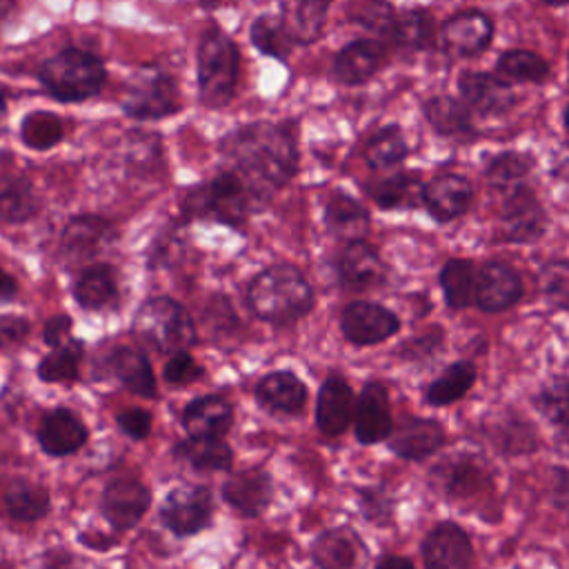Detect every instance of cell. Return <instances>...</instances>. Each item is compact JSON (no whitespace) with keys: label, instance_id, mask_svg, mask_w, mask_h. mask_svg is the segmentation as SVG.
Instances as JSON below:
<instances>
[{"label":"cell","instance_id":"6da1fadb","mask_svg":"<svg viewBox=\"0 0 569 569\" xmlns=\"http://www.w3.org/2000/svg\"><path fill=\"white\" fill-rule=\"evenodd\" d=\"M229 171L238 173L258 198L280 189L298 167L296 138L289 124L253 122L231 131L220 144Z\"/></svg>","mask_w":569,"mask_h":569},{"label":"cell","instance_id":"7a4b0ae2","mask_svg":"<svg viewBox=\"0 0 569 569\" xmlns=\"http://www.w3.org/2000/svg\"><path fill=\"white\" fill-rule=\"evenodd\" d=\"M247 300L260 320L289 325L311 311L313 291L296 267L273 264L251 280Z\"/></svg>","mask_w":569,"mask_h":569},{"label":"cell","instance_id":"3957f363","mask_svg":"<svg viewBox=\"0 0 569 569\" xmlns=\"http://www.w3.org/2000/svg\"><path fill=\"white\" fill-rule=\"evenodd\" d=\"M260 198L233 171L218 173L211 182L191 189L182 209L191 218H209L224 224H240Z\"/></svg>","mask_w":569,"mask_h":569},{"label":"cell","instance_id":"277c9868","mask_svg":"<svg viewBox=\"0 0 569 569\" xmlns=\"http://www.w3.org/2000/svg\"><path fill=\"white\" fill-rule=\"evenodd\" d=\"M40 82L62 102H78L96 96L104 82L102 62L82 49H64L40 67Z\"/></svg>","mask_w":569,"mask_h":569},{"label":"cell","instance_id":"5b68a950","mask_svg":"<svg viewBox=\"0 0 569 569\" xmlns=\"http://www.w3.org/2000/svg\"><path fill=\"white\" fill-rule=\"evenodd\" d=\"M238 49L222 31H209L198 49V87L200 100L211 107H224L236 91L238 82Z\"/></svg>","mask_w":569,"mask_h":569},{"label":"cell","instance_id":"8992f818","mask_svg":"<svg viewBox=\"0 0 569 569\" xmlns=\"http://www.w3.org/2000/svg\"><path fill=\"white\" fill-rule=\"evenodd\" d=\"M133 331L156 347L158 351H187L196 340V327L191 316L180 302L167 296L149 298L140 305L133 318Z\"/></svg>","mask_w":569,"mask_h":569},{"label":"cell","instance_id":"52a82bcc","mask_svg":"<svg viewBox=\"0 0 569 569\" xmlns=\"http://www.w3.org/2000/svg\"><path fill=\"white\" fill-rule=\"evenodd\" d=\"M429 485L447 500L467 502L491 489V469L473 453H453L431 469Z\"/></svg>","mask_w":569,"mask_h":569},{"label":"cell","instance_id":"ba28073f","mask_svg":"<svg viewBox=\"0 0 569 569\" xmlns=\"http://www.w3.org/2000/svg\"><path fill=\"white\" fill-rule=\"evenodd\" d=\"M180 98L173 78L162 71H142L127 89L124 111L138 120H156L178 111Z\"/></svg>","mask_w":569,"mask_h":569},{"label":"cell","instance_id":"9c48e42d","mask_svg":"<svg viewBox=\"0 0 569 569\" xmlns=\"http://www.w3.org/2000/svg\"><path fill=\"white\" fill-rule=\"evenodd\" d=\"M213 502L207 487L187 485L167 493L160 507V518L176 536H191L202 531L211 520Z\"/></svg>","mask_w":569,"mask_h":569},{"label":"cell","instance_id":"30bf717a","mask_svg":"<svg viewBox=\"0 0 569 569\" xmlns=\"http://www.w3.org/2000/svg\"><path fill=\"white\" fill-rule=\"evenodd\" d=\"M340 329L351 345L367 347L391 338L400 329V320L378 302L353 300L340 313Z\"/></svg>","mask_w":569,"mask_h":569},{"label":"cell","instance_id":"8fae6325","mask_svg":"<svg viewBox=\"0 0 569 569\" xmlns=\"http://www.w3.org/2000/svg\"><path fill=\"white\" fill-rule=\"evenodd\" d=\"M547 231V213L525 184L507 193L500 213V233L509 242H536Z\"/></svg>","mask_w":569,"mask_h":569},{"label":"cell","instance_id":"7c38bea8","mask_svg":"<svg viewBox=\"0 0 569 569\" xmlns=\"http://www.w3.org/2000/svg\"><path fill=\"white\" fill-rule=\"evenodd\" d=\"M151 505L149 489L133 478H118L102 491V516L116 529H131Z\"/></svg>","mask_w":569,"mask_h":569},{"label":"cell","instance_id":"4fadbf2b","mask_svg":"<svg viewBox=\"0 0 569 569\" xmlns=\"http://www.w3.org/2000/svg\"><path fill=\"white\" fill-rule=\"evenodd\" d=\"M522 296L520 273L507 262H485L476 276L473 302L482 311H505Z\"/></svg>","mask_w":569,"mask_h":569},{"label":"cell","instance_id":"5bb4252c","mask_svg":"<svg viewBox=\"0 0 569 569\" xmlns=\"http://www.w3.org/2000/svg\"><path fill=\"white\" fill-rule=\"evenodd\" d=\"M471 556L469 536L453 522H438L422 540L425 569H469Z\"/></svg>","mask_w":569,"mask_h":569},{"label":"cell","instance_id":"9a60e30c","mask_svg":"<svg viewBox=\"0 0 569 569\" xmlns=\"http://www.w3.org/2000/svg\"><path fill=\"white\" fill-rule=\"evenodd\" d=\"M356 438L362 445H373L387 440L393 429L389 393L380 382H367L356 400L353 409Z\"/></svg>","mask_w":569,"mask_h":569},{"label":"cell","instance_id":"2e32d148","mask_svg":"<svg viewBox=\"0 0 569 569\" xmlns=\"http://www.w3.org/2000/svg\"><path fill=\"white\" fill-rule=\"evenodd\" d=\"M311 556L320 569H365L367 565V547L349 527L322 531L311 545Z\"/></svg>","mask_w":569,"mask_h":569},{"label":"cell","instance_id":"e0dca14e","mask_svg":"<svg viewBox=\"0 0 569 569\" xmlns=\"http://www.w3.org/2000/svg\"><path fill=\"white\" fill-rule=\"evenodd\" d=\"M458 89H460L462 102L485 116L505 113L511 109L516 100L511 87L500 76H491L482 71L462 73L458 80Z\"/></svg>","mask_w":569,"mask_h":569},{"label":"cell","instance_id":"ac0fdd59","mask_svg":"<svg viewBox=\"0 0 569 569\" xmlns=\"http://www.w3.org/2000/svg\"><path fill=\"white\" fill-rule=\"evenodd\" d=\"M473 198V189L467 178L458 173L436 176L422 189V202L438 222H449L462 216Z\"/></svg>","mask_w":569,"mask_h":569},{"label":"cell","instance_id":"d6986e66","mask_svg":"<svg viewBox=\"0 0 569 569\" xmlns=\"http://www.w3.org/2000/svg\"><path fill=\"white\" fill-rule=\"evenodd\" d=\"M353 391L340 376H329L316 400V422L325 436H340L353 420Z\"/></svg>","mask_w":569,"mask_h":569},{"label":"cell","instance_id":"ffe728a7","mask_svg":"<svg viewBox=\"0 0 569 569\" xmlns=\"http://www.w3.org/2000/svg\"><path fill=\"white\" fill-rule=\"evenodd\" d=\"M387 442L400 458L422 460L442 447L445 431L436 420L411 416L391 429Z\"/></svg>","mask_w":569,"mask_h":569},{"label":"cell","instance_id":"44dd1931","mask_svg":"<svg viewBox=\"0 0 569 569\" xmlns=\"http://www.w3.org/2000/svg\"><path fill=\"white\" fill-rule=\"evenodd\" d=\"M493 33L491 20L482 11H460L442 24V44L453 56H476L480 53Z\"/></svg>","mask_w":569,"mask_h":569},{"label":"cell","instance_id":"7402d4cb","mask_svg":"<svg viewBox=\"0 0 569 569\" xmlns=\"http://www.w3.org/2000/svg\"><path fill=\"white\" fill-rule=\"evenodd\" d=\"M111 224L100 216H76L67 222L60 247L64 258L73 262H84L102 251L111 240Z\"/></svg>","mask_w":569,"mask_h":569},{"label":"cell","instance_id":"603a6c76","mask_svg":"<svg viewBox=\"0 0 569 569\" xmlns=\"http://www.w3.org/2000/svg\"><path fill=\"white\" fill-rule=\"evenodd\" d=\"M338 278L347 289H369L385 280V264L369 242L353 240L338 258Z\"/></svg>","mask_w":569,"mask_h":569},{"label":"cell","instance_id":"cb8c5ba5","mask_svg":"<svg viewBox=\"0 0 569 569\" xmlns=\"http://www.w3.org/2000/svg\"><path fill=\"white\" fill-rule=\"evenodd\" d=\"M222 498L242 516H258L271 500V478L262 469L231 473L222 485Z\"/></svg>","mask_w":569,"mask_h":569},{"label":"cell","instance_id":"d4e9b609","mask_svg":"<svg viewBox=\"0 0 569 569\" xmlns=\"http://www.w3.org/2000/svg\"><path fill=\"white\" fill-rule=\"evenodd\" d=\"M87 440V429L80 418L69 409L49 411L38 427V442L49 456H69Z\"/></svg>","mask_w":569,"mask_h":569},{"label":"cell","instance_id":"484cf974","mask_svg":"<svg viewBox=\"0 0 569 569\" xmlns=\"http://www.w3.org/2000/svg\"><path fill=\"white\" fill-rule=\"evenodd\" d=\"M233 420L229 402L220 396H200L182 409V427L189 436L222 438Z\"/></svg>","mask_w":569,"mask_h":569},{"label":"cell","instance_id":"4316f807","mask_svg":"<svg viewBox=\"0 0 569 569\" xmlns=\"http://www.w3.org/2000/svg\"><path fill=\"white\" fill-rule=\"evenodd\" d=\"M385 62V47L378 40L349 42L333 60V73L345 84L367 82Z\"/></svg>","mask_w":569,"mask_h":569},{"label":"cell","instance_id":"83f0119b","mask_svg":"<svg viewBox=\"0 0 569 569\" xmlns=\"http://www.w3.org/2000/svg\"><path fill=\"white\" fill-rule=\"evenodd\" d=\"M256 398L273 413H298L307 402V387L291 371H273L258 382Z\"/></svg>","mask_w":569,"mask_h":569},{"label":"cell","instance_id":"f1b7e54d","mask_svg":"<svg viewBox=\"0 0 569 569\" xmlns=\"http://www.w3.org/2000/svg\"><path fill=\"white\" fill-rule=\"evenodd\" d=\"M325 222L327 229L347 242L362 240L369 231V213L367 209L353 200L351 196L336 191L329 196L327 207H325Z\"/></svg>","mask_w":569,"mask_h":569},{"label":"cell","instance_id":"f546056e","mask_svg":"<svg viewBox=\"0 0 569 569\" xmlns=\"http://www.w3.org/2000/svg\"><path fill=\"white\" fill-rule=\"evenodd\" d=\"M111 373L133 393L142 398L156 396V378L147 356L133 347H116L109 353Z\"/></svg>","mask_w":569,"mask_h":569},{"label":"cell","instance_id":"4dcf8cb0","mask_svg":"<svg viewBox=\"0 0 569 569\" xmlns=\"http://www.w3.org/2000/svg\"><path fill=\"white\" fill-rule=\"evenodd\" d=\"M329 0H280V20L293 42H311L318 38Z\"/></svg>","mask_w":569,"mask_h":569},{"label":"cell","instance_id":"1f68e13d","mask_svg":"<svg viewBox=\"0 0 569 569\" xmlns=\"http://www.w3.org/2000/svg\"><path fill=\"white\" fill-rule=\"evenodd\" d=\"M173 453L200 471H227L233 462L231 447L222 438L189 436L173 447Z\"/></svg>","mask_w":569,"mask_h":569},{"label":"cell","instance_id":"d6a6232c","mask_svg":"<svg viewBox=\"0 0 569 569\" xmlns=\"http://www.w3.org/2000/svg\"><path fill=\"white\" fill-rule=\"evenodd\" d=\"M76 302L82 309H102L116 298V276L109 264L87 267L73 287Z\"/></svg>","mask_w":569,"mask_h":569},{"label":"cell","instance_id":"836d02e7","mask_svg":"<svg viewBox=\"0 0 569 569\" xmlns=\"http://www.w3.org/2000/svg\"><path fill=\"white\" fill-rule=\"evenodd\" d=\"M476 382V367L467 360L451 362L425 391V400L433 407H445L460 400Z\"/></svg>","mask_w":569,"mask_h":569},{"label":"cell","instance_id":"e575fe53","mask_svg":"<svg viewBox=\"0 0 569 569\" xmlns=\"http://www.w3.org/2000/svg\"><path fill=\"white\" fill-rule=\"evenodd\" d=\"M478 269L471 260L451 258L440 269V287L451 309H465L473 302Z\"/></svg>","mask_w":569,"mask_h":569},{"label":"cell","instance_id":"d590c367","mask_svg":"<svg viewBox=\"0 0 569 569\" xmlns=\"http://www.w3.org/2000/svg\"><path fill=\"white\" fill-rule=\"evenodd\" d=\"M4 507L13 520H38L49 511V491L29 480H13L4 489Z\"/></svg>","mask_w":569,"mask_h":569},{"label":"cell","instance_id":"8d00e7d4","mask_svg":"<svg viewBox=\"0 0 569 569\" xmlns=\"http://www.w3.org/2000/svg\"><path fill=\"white\" fill-rule=\"evenodd\" d=\"M38 211V198L31 182L18 176L0 178V218L7 222H24Z\"/></svg>","mask_w":569,"mask_h":569},{"label":"cell","instance_id":"74e56055","mask_svg":"<svg viewBox=\"0 0 569 569\" xmlns=\"http://www.w3.org/2000/svg\"><path fill=\"white\" fill-rule=\"evenodd\" d=\"M496 71L509 82H542L549 76V64L533 51L509 49L498 58Z\"/></svg>","mask_w":569,"mask_h":569},{"label":"cell","instance_id":"f35d334b","mask_svg":"<svg viewBox=\"0 0 569 569\" xmlns=\"http://www.w3.org/2000/svg\"><path fill=\"white\" fill-rule=\"evenodd\" d=\"M425 116L429 124L442 136H462L471 129L469 109L449 96H436L425 104Z\"/></svg>","mask_w":569,"mask_h":569},{"label":"cell","instance_id":"ab89813d","mask_svg":"<svg viewBox=\"0 0 569 569\" xmlns=\"http://www.w3.org/2000/svg\"><path fill=\"white\" fill-rule=\"evenodd\" d=\"M431 36H433V20L427 11H420V9L398 13L387 33V38H391V42L402 49H422L431 42Z\"/></svg>","mask_w":569,"mask_h":569},{"label":"cell","instance_id":"60d3db41","mask_svg":"<svg viewBox=\"0 0 569 569\" xmlns=\"http://www.w3.org/2000/svg\"><path fill=\"white\" fill-rule=\"evenodd\" d=\"M82 356L80 340H67L60 347H53L38 365V378L44 382H73L78 378V365Z\"/></svg>","mask_w":569,"mask_h":569},{"label":"cell","instance_id":"b9f144b4","mask_svg":"<svg viewBox=\"0 0 569 569\" xmlns=\"http://www.w3.org/2000/svg\"><path fill=\"white\" fill-rule=\"evenodd\" d=\"M531 167H533V162H531L529 156L516 153V151H507V153L496 156L489 162L487 178H489V182L496 189L509 193V191H513L518 187H525V178L529 176Z\"/></svg>","mask_w":569,"mask_h":569},{"label":"cell","instance_id":"7bdbcfd3","mask_svg":"<svg viewBox=\"0 0 569 569\" xmlns=\"http://www.w3.org/2000/svg\"><path fill=\"white\" fill-rule=\"evenodd\" d=\"M407 156V144L398 127L380 129L365 147V160L371 169H391Z\"/></svg>","mask_w":569,"mask_h":569},{"label":"cell","instance_id":"ee69618b","mask_svg":"<svg viewBox=\"0 0 569 569\" xmlns=\"http://www.w3.org/2000/svg\"><path fill=\"white\" fill-rule=\"evenodd\" d=\"M371 198L382 209H398L416 202L418 196V180L409 173H393L387 176L369 187Z\"/></svg>","mask_w":569,"mask_h":569},{"label":"cell","instance_id":"f6af8a7d","mask_svg":"<svg viewBox=\"0 0 569 569\" xmlns=\"http://www.w3.org/2000/svg\"><path fill=\"white\" fill-rule=\"evenodd\" d=\"M493 442L500 447L507 456H518L536 449V429L522 418V416H507L500 422H496L493 429Z\"/></svg>","mask_w":569,"mask_h":569},{"label":"cell","instance_id":"bcb514c9","mask_svg":"<svg viewBox=\"0 0 569 569\" xmlns=\"http://www.w3.org/2000/svg\"><path fill=\"white\" fill-rule=\"evenodd\" d=\"M533 407L553 425L569 427V378L558 376L540 387Z\"/></svg>","mask_w":569,"mask_h":569},{"label":"cell","instance_id":"7dc6e473","mask_svg":"<svg viewBox=\"0 0 569 569\" xmlns=\"http://www.w3.org/2000/svg\"><path fill=\"white\" fill-rule=\"evenodd\" d=\"M22 140L27 147L44 151L60 142L62 138V122L58 116L49 111H33L22 120Z\"/></svg>","mask_w":569,"mask_h":569},{"label":"cell","instance_id":"c3c4849f","mask_svg":"<svg viewBox=\"0 0 569 569\" xmlns=\"http://www.w3.org/2000/svg\"><path fill=\"white\" fill-rule=\"evenodd\" d=\"M251 42L271 58L284 60L291 49V38L282 24V20H276L271 16H262L251 24Z\"/></svg>","mask_w":569,"mask_h":569},{"label":"cell","instance_id":"681fc988","mask_svg":"<svg viewBox=\"0 0 569 569\" xmlns=\"http://www.w3.org/2000/svg\"><path fill=\"white\" fill-rule=\"evenodd\" d=\"M542 293L556 309L569 311V260H551L540 271Z\"/></svg>","mask_w":569,"mask_h":569},{"label":"cell","instance_id":"f907efd6","mask_svg":"<svg viewBox=\"0 0 569 569\" xmlns=\"http://www.w3.org/2000/svg\"><path fill=\"white\" fill-rule=\"evenodd\" d=\"M200 376H202L200 365L187 351L173 353L164 365V380L169 385H191Z\"/></svg>","mask_w":569,"mask_h":569},{"label":"cell","instance_id":"816d5d0a","mask_svg":"<svg viewBox=\"0 0 569 569\" xmlns=\"http://www.w3.org/2000/svg\"><path fill=\"white\" fill-rule=\"evenodd\" d=\"M393 18H396L393 9H391L387 2H380V0H369V2L360 9V13H358V22H360L362 27H367L369 31L382 33V36L389 33Z\"/></svg>","mask_w":569,"mask_h":569},{"label":"cell","instance_id":"f5cc1de1","mask_svg":"<svg viewBox=\"0 0 569 569\" xmlns=\"http://www.w3.org/2000/svg\"><path fill=\"white\" fill-rule=\"evenodd\" d=\"M118 427L129 436V438H136V440H142L149 436L151 431V413L144 411V409H127L122 411L118 418Z\"/></svg>","mask_w":569,"mask_h":569},{"label":"cell","instance_id":"db71d44e","mask_svg":"<svg viewBox=\"0 0 569 569\" xmlns=\"http://www.w3.org/2000/svg\"><path fill=\"white\" fill-rule=\"evenodd\" d=\"M71 318L64 316V313H58V316H51L47 322H44V329H42V338L49 347H60L64 345L67 340H71Z\"/></svg>","mask_w":569,"mask_h":569},{"label":"cell","instance_id":"11a10c76","mask_svg":"<svg viewBox=\"0 0 569 569\" xmlns=\"http://www.w3.org/2000/svg\"><path fill=\"white\" fill-rule=\"evenodd\" d=\"M382 502L378 500V491H362V511L367 513V518L385 522L389 518V507H380Z\"/></svg>","mask_w":569,"mask_h":569},{"label":"cell","instance_id":"9f6ffc18","mask_svg":"<svg viewBox=\"0 0 569 569\" xmlns=\"http://www.w3.org/2000/svg\"><path fill=\"white\" fill-rule=\"evenodd\" d=\"M376 569H416L413 562L409 558H402V556H385Z\"/></svg>","mask_w":569,"mask_h":569},{"label":"cell","instance_id":"6f0895ef","mask_svg":"<svg viewBox=\"0 0 569 569\" xmlns=\"http://www.w3.org/2000/svg\"><path fill=\"white\" fill-rule=\"evenodd\" d=\"M16 289H18L16 280L0 269V300H11L16 296Z\"/></svg>","mask_w":569,"mask_h":569},{"label":"cell","instance_id":"680465c9","mask_svg":"<svg viewBox=\"0 0 569 569\" xmlns=\"http://www.w3.org/2000/svg\"><path fill=\"white\" fill-rule=\"evenodd\" d=\"M547 4H567L569 0H545Z\"/></svg>","mask_w":569,"mask_h":569},{"label":"cell","instance_id":"91938a15","mask_svg":"<svg viewBox=\"0 0 569 569\" xmlns=\"http://www.w3.org/2000/svg\"><path fill=\"white\" fill-rule=\"evenodd\" d=\"M2 113H4V98H2V91H0V118H2Z\"/></svg>","mask_w":569,"mask_h":569},{"label":"cell","instance_id":"94428289","mask_svg":"<svg viewBox=\"0 0 569 569\" xmlns=\"http://www.w3.org/2000/svg\"><path fill=\"white\" fill-rule=\"evenodd\" d=\"M565 127H567V131H569V107H567V111H565Z\"/></svg>","mask_w":569,"mask_h":569}]
</instances>
